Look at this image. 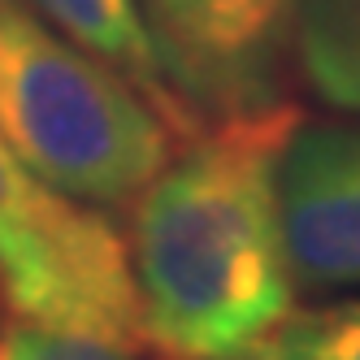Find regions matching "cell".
Here are the masks:
<instances>
[{
    "label": "cell",
    "instance_id": "1",
    "mask_svg": "<svg viewBox=\"0 0 360 360\" xmlns=\"http://www.w3.org/2000/svg\"><path fill=\"white\" fill-rule=\"evenodd\" d=\"M300 109L274 100L200 131L135 195L139 330L161 360H252L295 304L278 165Z\"/></svg>",
    "mask_w": 360,
    "mask_h": 360
},
{
    "label": "cell",
    "instance_id": "2",
    "mask_svg": "<svg viewBox=\"0 0 360 360\" xmlns=\"http://www.w3.org/2000/svg\"><path fill=\"white\" fill-rule=\"evenodd\" d=\"M0 143L70 200L131 204L187 139L117 70L0 0Z\"/></svg>",
    "mask_w": 360,
    "mask_h": 360
},
{
    "label": "cell",
    "instance_id": "3",
    "mask_svg": "<svg viewBox=\"0 0 360 360\" xmlns=\"http://www.w3.org/2000/svg\"><path fill=\"white\" fill-rule=\"evenodd\" d=\"M0 300L13 317L143 343L131 252L117 226L53 191L0 143Z\"/></svg>",
    "mask_w": 360,
    "mask_h": 360
},
{
    "label": "cell",
    "instance_id": "4",
    "mask_svg": "<svg viewBox=\"0 0 360 360\" xmlns=\"http://www.w3.org/2000/svg\"><path fill=\"white\" fill-rule=\"evenodd\" d=\"M291 18L295 0H174L157 27L174 91L200 117L274 105Z\"/></svg>",
    "mask_w": 360,
    "mask_h": 360
},
{
    "label": "cell",
    "instance_id": "5",
    "mask_svg": "<svg viewBox=\"0 0 360 360\" xmlns=\"http://www.w3.org/2000/svg\"><path fill=\"white\" fill-rule=\"evenodd\" d=\"M291 274L313 291L360 282V122L295 126L278 165Z\"/></svg>",
    "mask_w": 360,
    "mask_h": 360
},
{
    "label": "cell",
    "instance_id": "6",
    "mask_svg": "<svg viewBox=\"0 0 360 360\" xmlns=\"http://www.w3.org/2000/svg\"><path fill=\"white\" fill-rule=\"evenodd\" d=\"M31 13L53 22L57 35L79 44L83 53L117 70L152 109H157L178 139L204 131V117L174 91L161 44L152 35V22L139 9V0H22Z\"/></svg>",
    "mask_w": 360,
    "mask_h": 360
},
{
    "label": "cell",
    "instance_id": "7",
    "mask_svg": "<svg viewBox=\"0 0 360 360\" xmlns=\"http://www.w3.org/2000/svg\"><path fill=\"white\" fill-rule=\"evenodd\" d=\"M300 70L330 109L360 113V0H295Z\"/></svg>",
    "mask_w": 360,
    "mask_h": 360
},
{
    "label": "cell",
    "instance_id": "8",
    "mask_svg": "<svg viewBox=\"0 0 360 360\" xmlns=\"http://www.w3.org/2000/svg\"><path fill=\"white\" fill-rule=\"evenodd\" d=\"M252 360H360V300L291 308Z\"/></svg>",
    "mask_w": 360,
    "mask_h": 360
},
{
    "label": "cell",
    "instance_id": "9",
    "mask_svg": "<svg viewBox=\"0 0 360 360\" xmlns=\"http://www.w3.org/2000/svg\"><path fill=\"white\" fill-rule=\"evenodd\" d=\"M135 347L109 334L61 330L31 317L0 321V360H131Z\"/></svg>",
    "mask_w": 360,
    "mask_h": 360
},
{
    "label": "cell",
    "instance_id": "10",
    "mask_svg": "<svg viewBox=\"0 0 360 360\" xmlns=\"http://www.w3.org/2000/svg\"><path fill=\"white\" fill-rule=\"evenodd\" d=\"M169 5H174V0H148V9H152V35H157V27H161V18L169 13Z\"/></svg>",
    "mask_w": 360,
    "mask_h": 360
}]
</instances>
